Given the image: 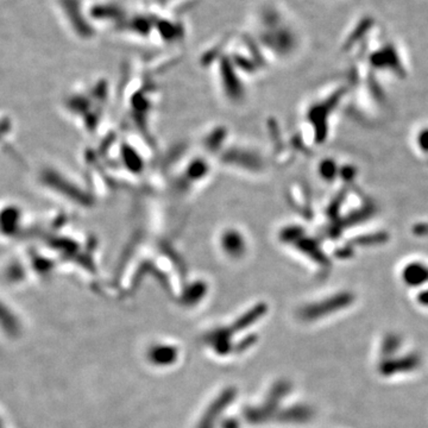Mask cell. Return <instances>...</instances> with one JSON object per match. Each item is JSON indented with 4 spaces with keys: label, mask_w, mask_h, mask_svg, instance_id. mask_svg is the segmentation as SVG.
<instances>
[{
    "label": "cell",
    "mask_w": 428,
    "mask_h": 428,
    "mask_svg": "<svg viewBox=\"0 0 428 428\" xmlns=\"http://www.w3.org/2000/svg\"><path fill=\"white\" fill-rule=\"evenodd\" d=\"M403 339L391 333L383 338L380 347L378 373L385 378L406 376L419 370L422 360L418 352H402Z\"/></svg>",
    "instance_id": "obj_1"
},
{
    "label": "cell",
    "mask_w": 428,
    "mask_h": 428,
    "mask_svg": "<svg viewBox=\"0 0 428 428\" xmlns=\"http://www.w3.org/2000/svg\"><path fill=\"white\" fill-rule=\"evenodd\" d=\"M400 280L405 287L421 291L428 287V263L422 261H408L401 266Z\"/></svg>",
    "instance_id": "obj_2"
},
{
    "label": "cell",
    "mask_w": 428,
    "mask_h": 428,
    "mask_svg": "<svg viewBox=\"0 0 428 428\" xmlns=\"http://www.w3.org/2000/svg\"><path fill=\"white\" fill-rule=\"evenodd\" d=\"M416 301L420 307L428 309V287L418 291V294L416 295Z\"/></svg>",
    "instance_id": "obj_3"
}]
</instances>
